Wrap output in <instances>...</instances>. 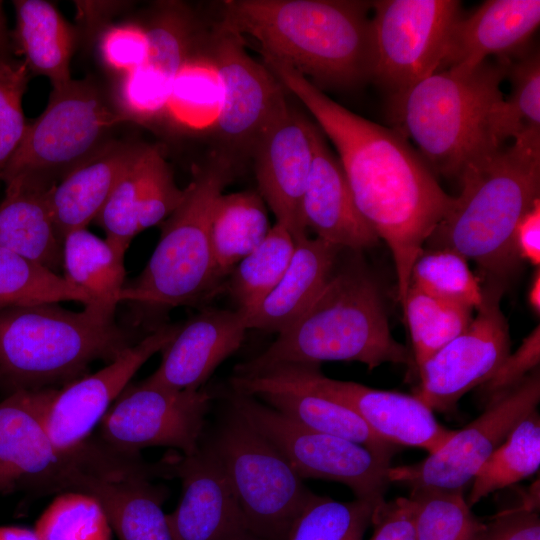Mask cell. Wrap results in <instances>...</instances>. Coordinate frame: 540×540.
<instances>
[{
	"label": "cell",
	"mask_w": 540,
	"mask_h": 540,
	"mask_svg": "<svg viewBox=\"0 0 540 540\" xmlns=\"http://www.w3.org/2000/svg\"><path fill=\"white\" fill-rule=\"evenodd\" d=\"M261 55L335 146L360 213L391 252L402 306L412 266L455 197L399 131L351 112L291 66Z\"/></svg>",
	"instance_id": "6da1fadb"
},
{
	"label": "cell",
	"mask_w": 540,
	"mask_h": 540,
	"mask_svg": "<svg viewBox=\"0 0 540 540\" xmlns=\"http://www.w3.org/2000/svg\"><path fill=\"white\" fill-rule=\"evenodd\" d=\"M371 10L362 0H228L215 25L250 36L322 91H349L373 81Z\"/></svg>",
	"instance_id": "7a4b0ae2"
},
{
	"label": "cell",
	"mask_w": 540,
	"mask_h": 540,
	"mask_svg": "<svg viewBox=\"0 0 540 540\" xmlns=\"http://www.w3.org/2000/svg\"><path fill=\"white\" fill-rule=\"evenodd\" d=\"M457 179L460 194L426 244L459 253L487 283L505 287L521 262L515 228L539 199L540 131L525 132L468 163Z\"/></svg>",
	"instance_id": "3957f363"
},
{
	"label": "cell",
	"mask_w": 540,
	"mask_h": 540,
	"mask_svg": "<svg viewBox=\"0 0 540 540\" xmlns=\"http://www.w3.org/2000/svg\"><path fill=\"white\" fill-rule=\"evenodd\" d=\"M323 361H356L370 370L384 363L415 366L412 353L391 333L378 285L359 262H337L306 311L263 352L238 364L233 376Z\"/></svg>",
	"instance_id": "277c9868"
},
{
	"label": "cell",
	"mask_w": 540,
	"mask_h": 540,
	"mask_svg": "<svg viewBox=\"0 0 540 540\" xmlns=\"http://www.w3.org/2000/svg\"><path fill=\"white\" fill-rule=\"evenodd\" d=\"M144 336L118 324L115 312L94 305L80 312L58 303L1 308L0 385L10 393L65 385Z\"/></svg>",
	"instance_id": "5b68a950"
},
{
	"label": "cell",
	"mask_w": 540,
	"mask_h": 540,
	"mask_svg": "<svg viewBox=\"0 0 540 540\" xmlns=\"http://www.w3.org/2000/svg\"><path fill=\"white\" fill-rule=\"evenodd\" d=\"M505 78L506 61L498 60L436 71L389 98L394 129L414 140L434 175L458 178L468 163L500 148L489 120Z\"/></svg>",
	"instance_id": "8992f818"
},
{
	"label": "cell",
	"mask_w": 540,
	"mask_h": 540,
	"mask_svg": "<svg viewBox=\"0 0 540 540\" xmlns=\"http://www.w3.org/2000/svg\"><path fill=\"white\" fill-rule=\"evenodd\" d=\"M238 162L215 150L197 166L176 210L161 225L160 239L141 274L125 284L119 303L138 314L193 305L218 290L210 223L217 198L234 179Z\"/></svg>",
	"instance_id": "52a82bcc"
},
{
	"label": "cell",
	"mask_w": 540,
	"mask_h": 540,
	"mask_svg": "<svg viewBox=\"0 0 540 540\" xmlns=\"http://www.w3.org/2000/svg\"><path fill=\"white\" fill-rule=\"evenodd\" d=\"M240 506L248 530L286 540L313 495L283 455L236 410L209 441Z\"/></svg>",
	"instance_id": "ba28073f"
},
{
	"label": "cell",
	"mask_w": 540,
	"mask_h": 540,
	"mask_svg": "<svg viewBox=\"0 0 540 540\" xmlns=\"http://www.w3.org/2000/svg\"><path fill=\"white\" fill-rule=\"evenodd\" d=\"M122 121L89 80L52 87L45 110L27 125L0 181L20 176L51 188L106 143L109 130Z\"/></svg>",
	"instance_id": "9c48e42d"
},
{
	"label": "cell",
	"mask_w": 540,
	"mask_h": 540,
	"mask_svg": "<svg viewBox=\"0 0 540 540\" xmlns=\"http://www.w3.org/2000/svg\"><path fill=\"white\" fill-rule=\"evenodd\" d=\"M55 389L19 390L0 402V493L77 491L107 461L109 449L100 439L89 438L71 451L53 444L43 415Z\"/></svg>",
	"instance_id": "30bf717a"
},
{
	"label": "cell",
	"mask_w": 540,
	"mask_h": 540,
	"mask_svg": "<svg viewBox=\"0 0 540 540\" xmlns=\"http://www.w3.org/2000/svg\"><path fill=\"white\" fill-rule=\"evenodd\" d=\"M238 393L257 387H295L318 393L355 412L374 435L395 446L438 451L453 435L416 395L326 377L318 364H283L252 376H232Z\"/></svg>",
	"instance_id": "8fae6325"
},
{
	"label": "cell",
	"mask_w": 540,
	"mask_h": 540,
	"mask_svg": "<svg viewBox=\"0 0 540 540\" xmlns=\"http://www.w3.org/2000/svg\"><path fill=\"white\" fill-rule=\"evenodd\" d=\"M228 399L230 407L283 455L301 479L339 482L357 499L375 504L384 501L391 458L348 439L300 426L255 397L231 390Z\"/></svg>",
	"instance_id": "7c38bea8"
},
{
	"label": "cell",
	"mask_w": 540,
	"mask_h": 540,
	"mask_svg": "<svg viewBox=\"0 0 540 540\" xmlns=\"http://www.w3.org/2000/svg\"><path fill=\"white\" fill-rule=\"evenodd\" d=\"M375 41L373 81L397 96L436 72L455 22L456 0L371 1Z\"/></svg>",
	"instance_id": "4fadbf2b"
},
{
	"label": "cell",
	"mask_w": 540,
	"mask_h": 540,
	"mask_svg": "<svg viewBox=\"0 0 540 540\" xmlns=\"http://www.w3.org/2000/svg\"><path fill=\"white\" fill-rule=\"evenodd\" d=\"M202 49L213 64L221 83L222 101L212 126L221 144L217 150L238 162L250 156L263 130L288 103L287 90L244 47V38L213 25Z\"/></svg>",
	"instance_id": "5bb4252c"
},
{
	"label": "cell",
	"mask_w": 540,
	"mask_h": 540,
	"mask_svg": "<svg viewBox=\"0 0 540 540\" xmlns=\"http://www.w3.org/2000/svg\"><path fill=\"white\" fill-rule=\"evenodd\" d=\"M211 395L207 390H171L148 382L127 385L101 421L100 439L111 448L139 454L170 447L182 455L200 446Z\"/></svg>",
	"instance_id": "9a60e30c"
},
{
	"label": "cell",
	"mask_w": 540,
	"mask_h": 540,
	"mask_svg": "<svg viewBox=\"0 0 540 540\" xmlns=\"http://www.w3.org/2000/svg\"><path fill=\"white\" fill-rule=\"evenodd\" d=\"M539 401L540 374L537 368L518 385L487 403L478 418L454 431L438 451L418 463L390 467L389 481L412 488L464 491L512 429L537 409Z\"/></svg>",
	"instance_id": "2e32d148"
},
{
	"label": "cell",
	"mask_w": 540,
	"mask_h": 540,
	"mask_svg": "<svg viewBox=\"0 0 540 540\" xmlns=\"http://www.w3.org/2000/svg\"><path fill=\"white\" fill-rule=\"evenodd\" d=\"M469 326L417 368L416 395L432 411H450L483 385L510 353V334L500 307L504 286L487 283Z\"/></svg>",
	"instance_id": "e0dca14e"
},
{
	"label": "cell",
	"mask_w": 540,
	"mask_h": 540,
	"mask_svg": "<svg viewBox=\"0 0 540 540\" xmlns=\"http://www.w3.org/2000/svg\"><path fill=\"white\" fill-rule=\"evenodd\" d=\"M179 327L161 325L104 368L55 389L43 415L53 444L61 451H71L85 443L135 373L161 352Z\"/></svg>",
	"instance_id": "ac0fdd59"
},
{
	"label": "cell",
	"mask_w": 540,
	"mask_h": 540,
	"mask_svg": "<svg viewBox=\"0 0 540 540\" xmlns=\"http://www.w3.org/2000/svg\"><path fill=\"white\" fill-rule=\"evenodd\" d=\"M312 123L288 102L250 154L259 194L295 243L308 237L302 201L313 161Z\"/></svg>",
	"instance_id": "d6986e66"
},
{
	"label": "cell",
	"mask_w": 540,
	"mask_h": 540,
	"mask_svg": "<svg viewBox=\"0 0 540 540\" xmlns=\"http://www.w3.org/2000/svg\"><path fill=\"white\" fill-rule=\"evenodd\" d=\"M181 497L167 521L174 540H235L248 532L245 518L209 442L190 455L171 457Z\"/></svg>",
	"instance_id": "ffe728a7"
},
{
	"label": "cell",
	"mask_w": 540,
	"mask_h": 540,
	"mask_svg": "<svg viewBox=\"0 0 540 540\" xmlns=\"http://www.w3.org/2000/svg\"><path fill=\"white\" fill-rule=\"evenodd\" d=\"M184 189L157 146L143 144L95 218L106 240L126 253L143 230L161 224L180 205Z\"/></svg>",
	"instance_id": "44dd1931"
},
{
	"label": "cell",
	"mask_w": 540,
	"mask_h": 540,
	"mask_svg": "<svg viewBox=\"0 0 540 540\" xmlns=\"http://www.w3.org/2000/svg\"><path fill=\"white\" fill-rule=\"evenodd\" d=\"M245 309H203L180 324L146 380L171 390H197L241 346L248 328Z\"/></svg>",
	"instance_id": "7402d4cb"
},
{
	"label": "cell",
	"mask_w": 540,
	"mask_h": 540,
	"mask_svg": "<svg viewBox=\"0 0 540 540\" xmlns=\"http://www.w3.org/2000/svg\"><path fill=\"white\" fill-rule=\"evenodd\" d=\"M168 460L150 464L140 457L91 477L79 492L99 502L118 540H174L162 509L167 490L152 482L155 477L171 478Z\"/></svg>",
	"instance_id": "603a6c76"
},
{
	"label": "cell",
	"mask_w": 540,
	"mask_h": 540,
	"mask_svg": "<svg viewBox=\"0 0 540 540\" xmlns=\"http://www.w3.org/2000/svg\"><path fill=\"white\" fill-rule=\"evenodd\" d=\"M313 161L302 201L306 228L342 250L371 248L378 236L360 213L339 158L312 123Z\"/></svg>",
	"instance_id": "cb8c5ba5"
},
{
	"label": "cell",
	"mask_w": 540,
	"mask_h": 540,
	"mask_svg": "<svg viewBox=\"0 0 540 540\" xmlns=\"http://www.w3.org/2000/svg\"><path fill=\"white\" fill-rule=\"evenodd\" d=\"M539 24V0L485 1L455 22L437 71L472 68L492 56L509 61L529 48Z\"/></svg>",
	"instance_id": "d4e9b609"
},
{
	"label": "cell",
	"mask_w": 540,
	"mask_h": 540,
	"mask_svg": "<svg viewBox=\"0 0 540 540\" xmlns=\"http://www.w3.org/2000/svg\"><path fill=\"white\" fill-rule=\"evenodd\" d=\"M142 145L109 139L51 188L49 205L62 239L95 220Z\"/></svg>",
	"instance_id": "484cf974"
},
{
	"label": "cell",
	"mask_w": 540,
	"mask_h": 540,
	"mask_svg": "<svg viewBox=\"0 0 540 540\" xmlns=\"http://www.w3.org/2000/svg\"><path fill=\"white\" fill-rule=\"evenodd\" d=\"M0 202V247L58 273L63 268V239L49 205L51 188L25 177L6 182ZM54 187V186H53Z\"/></svg>",
	"instance_id": "4316f807"
},
{
	"label": "cell",
	"mask_w": 540,
	"mask_h": 540,
	"mask_svg": "<svg viewBox=\"0 0 540 540\" xmlns=\"http://www.w3.org/2000/svg\"><path fill=\"white\" fill-rule=\"evenodd\" d=\"M342 251L317 237L296 242L285 274L250 313L248 328L280 333L292 325L323 289Z\"/></svg>",
	"instance_id": "83f0119b"
},
{
	"label": "cell",
	"mask_w": 540,
	"mask_h": 540,
	"mask_svg": "<svg viewBox=\"0 0 540 540\" xmlns=\"http://www.w3.org/2000/svg\"><path fill=\"white\" fill-rule=\"evenodd\" d=\"M244 395L255 397L307 429L348 439L391 458L396 449L374 435L345 405L318 393L295 387H257Z\"/></svg>",
	"instance_id": "f1b7e54d"
},
{
	"label": "cell",
	"mask_w": 540,
	"mask_h": 540,
	"mask_svg": "<svg viewBox=\"0 0 540 540\" xmlns=\"http://www.w3.org/2000/svg\"><path fill=\"white\" fill-rule=\"evenodd\" d=\"M15 40L29 71L47 77L52 87L70 76L74 34L58 10L43 0H15Z\"/></svg>",
	"instance_id": "f546056e"
},
{
	"label": "cell",
	"mask_w": 540,
	"mask_h": 540,
	"mask_svg": "<svg viewBox=\"0 0 540 540\" xmlns=\"http://www.w3.org/2000/svg\"><path fill=\"white\" fill-rule=\"evenodd\" d=\"M270 228L266 203L258 191L222 193L217 198L210 246L219 282L264 240Z\"/></svg>",
	"instance_id": "4dcf8cb0"
},
{
	"label": "cell",
	"mask_w": 540,
	"mask_h": 540,
	"mask_svg": "<svg viewBox=\"0 0 540 540\" xmlns=\"http://www.w3.org/2000/svg\"><path fill=\"white\" fill-rule=\"evenodd\" d=\"M124 257L125 253L86 228L63 238L64 278L91 297L89 305L110 312H116L125 285Z\"/></svg>",
	"instance_id": "1f68e13d"
},
{
	"label": "cell",
	"mask_w": 540,
	"mask_h": 540,
	"mask_svg": "<svg viewBox=\"0 0 540 540\" xmlns=\"http://www.w3.org/2000/svg\"><path fill=\"white\" fill-rule=\"evenodd\" d=\"M295 246L289 231L276 222L264 240L228 275L226 290L237 308L250 315L265 300L285 274Z\"/></svg>",
	"instance_id": "d6a6232c"
},
{
	"label": "cell",
	"mask_w": 540,
	"mask_h": 540,
	"mask_svg": "<svg viewBox=\"0 0 540 540\" xmlns=\"http://www.w3.org/2000/svg\"><path fill=\"white\" fill-rule=\"evenodd\" d=\"M506 78L511 92L493 109L490 136L498 147L525 132L540 131V55L528 48L506 61Z\"/></svg>",
	"instance_id": "836d02e7"
},
{
	"label": "cell",
	"mask_w": 540,
	"mask_h": 540,
	"mask_svg": "<svg viewBox=\"0 0 540 540\" xmlns=\"http://www.w3.org/2000/svg\"><path fill=\"white\" fill-rule=\"evenodd\" d=\"M539 466L540 416L536 409L512 429L479 468L467 504L472 507L490 493L534 474Z\"/></svg>",
	"instance_id": "e575fe53"
},
{
	"label": "cell",
	"mask_w": 540,
	"mask_h": 540,
	"mask_svg": "<svg viewBox=\"0 0 540 540\" xmlns=\"http://www.w3.org/2000/svg\"><path fill=\"white\" fill-rule=\"evenodd\" d=\"M401 309L408 325L416 368L462 333L474 317L473 309L412 286Z\"/></svg>",
	"instance_id": "d590c367"
},
{
	"label": "cell",
	"mask_w": 540,
	"mask_h": 540,
	"mask_svg": "<svg viewBox=\"0 0 540 540\" xmlns=\"http://www.w3.org/2000/svg\"><path fill=\"white\" fill-rule=\"evenodd\" d=\"M76 301L84 306L91 297L44 266L0 247V309L42 303Z\"/></svg>",
	"instance_id": "8d00e7d4"
},
{
	"label": "cell",
	"mask_w": 540,
	"mask_h": 540,
	"mask_svg": "<svg viewBox=\"0 0 540 540\" xmlns=\"http://www.w3.org/2000/svg\"><path fill=\"white\" fill-rule=\"evenodd\" d=\"M202 45L173 79L166 105L175 123L195 130L214 125L222 101L219 76Z\"/></svg>",
	"instance_id": "74e56055"
},
{
	"label": "cell",
	"mask_w": 540,
	"mask_h": 540,
	"mask_svg": "<svg viewBox=\"0 0 540 540\" xmlns=\"http://www.w3.org/2000/svg\"><path fill=\"white\" fill-rule=\"evenodd\" d=\"M415 540H477L485 527L471 511L463 490L412 488Z\"/></svg>",
	"instance_id": "f35d334b"
},
{
	"label": "cell",
	"mask_w": 540,
	"mask_h": 540,
	"mask_svg": "<svg viewBox=\"0 0 540 540\" xmlns=\"http://www.w3.org/2000/svg\"><path fill=\"white\" fill-rule=\"evenodd\" d=\"M410 286L473 310L484 298L483 286L471 271L468 260L445 248L423 249L412 266Z\"/></svg>",
	"instance_id": "ab89813d"
},
{
	"label": "cell",
	"mask_w": 540,
	"mask_h": 540,
	"mask_svg": "<svg viewBox=\"0 0 540 540\" xmlns=\"http://www.w3.org/2000/svg\"><path fill=\"white\" fill-rule=\"evenodd\" d=\"M377 505L357 498L337 501L313 493L286 540H362Z\"/></svg>",
	"instance_id": "60d3db41"
},
{
	"label": "cell",
	"mask_w": 540,
	"mask_h": 540,
	"mask_svg": "<svg viewBox=\"0 0 540 540\" xmlns=\"http://www.w3.org/2000/svg\"><path fill=\"white\" fill-rule=\"evenodd\" d=\"M41 540H112L108 518L92 496L75 491L58 494L38 518Z\"/></svg>",
	"instance_id": "b9f144b4"
},
{
	"label": "cell",
	"mask_w": 540,
	"mask_h": 540,
	"mask_svg": "<svg viewBox=\"0 0 540 540\" xmlns=\"http://www.w3.org/2000/svg\"><path fill=\"white\" fill-rule=\"evenodd\" d=\"M29 80L24 61L0 54V176L16 152L27 128L22 98Z\"/></svg>",
	"instance_id": "7bdbcfd3"
},
{
	"label": "cell",
	"mask_w": 540,
	"mask_h": 540,
	"mask_svg": "<svg viewBox=\"0 0 540 540\" xmlns=\"http://www.w3.org/2000/svg\"><path fill=\"white\" fill-rule=\"evenodd\" d=\"M148 50L149 40L145 27L133 23L107 28L99 41V52L104 64L122 75L143 65Z\"/></svg>",
	"instance_id": "ee69618b"
},
{
	"label": "cell",
	"mask_w": 540,
	"mask_h": 540,
	"mask_svg": "<svg viewBox=\"0 0 540 540\" xmlns=\"http://www.w3.org/2000/svg\"><path fill=\"white\" fill-rule=\"evenodd\" d=\"M539 362L540 327L537 325L524 338L521 345L505 357L491 378L481 385L483 399L489 403L512 389L539 368Z\"/></svg>",
	"instance_id": "f6af8a7d"
},
{
	"label": "cell",
	"mask_w": 540,
	"mask_h": 540,
	"mask_svg": "<svg viewBox=\"0 0 540 540\" xmlns=\"http://www.w3.org/2000/svg\"><path fill=\"white\" fill-rule=\"evenodd\" d=\"M477 540H540V518L536 506L524 504L500 513Z\"/></svg>",
	"instance_id": "bcb514c9"
},
{
	"label": "cell",
	"mask_w": 540,
	"mask_h": 540,
	"mask_svg": "<svg viewBox=\"0 0 540 540\" xmlns=\"http://www.w3.org/2000/svg\"><path fill=\"white\" fill-rule=\"evenodd\" d=\"M370 540H415L414 506L410 498L385 500L374 510Z\"/></svg>",
	"instance_id": "7dc6e473"
},
{
	"label": "cell",
	"mask_w": 540,
	"mask_h": 540,
	"mask_svg": "<svg viewBox=\"0 0 540 540\" xmlns=\"http://www.w3.org/2000/svg\"><path fill=\"white\" fill-rule=\"evenodd\" d=\"M514 244L520 260L540 264V198L525 212L514 232Z\"/></svg>",
	"instance_id": "c3c4849f"
},
{
	"label": "cell",
	"mask_w": 540,
	"mask_h": 540,
	"mask_svg": "<svg viewBox=\"0 0 540 540\" xmlns=\"http://www.w3.org/2000/svg\"><path fill=\"white\" fill-rule=\"evenodd\" d=\"M0 540H41L35 530L19 526H0Z\"/></svg>",
	"instance_id": "681fc988"
},
{
	"label": "cell",
	"mask_w": 540,
	"mask_h": 540,
	"mask_svg": "<svg viewBox=\"0 0 540 540\" xmlns=\"http://www.w3.org/2000/svg\"><path fill=\"white\" fill-rule=\"evenodd\" d=\"M528 303L531 309L539 314L540 312V270L537 267L533 278L531 280L529 289H528Z\"/></svg>",
	"instance_id": "f907efd6"
},
{
	"label": "cell",
	"mask_w": 540,
	"mask_h": 540,
	"mask_svg": "<svg viewBox=\"0 0 540 540\" xmlns=\"http://www.w3.org/2000/svg\"><path fill=\"white\" fill-rule=\"evenodd\" d=\"M6 44H7V29H6L4 12L2 9V2L0 1V52L4 49Z\"/></svg>",
	"instance_id": "816d5d0a"
},
{
	"label": "cell",
	"mask_w": 540,
	"mask_h": 540,
	"mask_svg": "<svg viewBox=\"0 0 540 540\" xmlns=\"http://www.w3.org/2000/svg\"><path fill=\"white\" fill-rule=\"evenodd\" d=\"M235 540H269V539L258 536L256 534L252 533L251 531H248V532H246L245 534H243L242 536L238 537Z\"/></svg>",
	"instance_id": "f5cc1de1"
}]
</instances>
